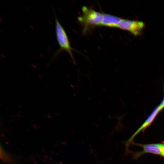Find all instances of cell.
<instances>
[{"label": "cell", "mask_w": 164, "mask_h": 164, "mask_svg": "<svg viewBox=\"0 0 164 164\" xmlns=\"http://www.w3.org/2000/svg\"><path fill=\"white\" fill-rule=\"evenodd\" d=\"M54 15L56 35L60 47L55 53L54 56L56 57L62 51H65L68 53L74 60L72 52L73 49L71 46L67 35L55 13Z\"/></svg>", "instance_id": "cell-2"}, {"label": "cell", "mask_w": 164, "mask_h": 164, "mask_svg": "<svg viewBox=\"0 0 164 164\" xmlns=\"http://www.w3.org/2000/svg\"><path fill=\"white\" fill-rule=\"evenodd\" d=\"M6 143V144H9L8 143H7L6 142H5Z\"/></svg>", "instance_id": "cell-8"}, {"label": "cell", "mask_w": 164, "mask_h": 164, "mask_svg": "<svg viewBox=\"0 0 164 164\" xmlns=\"http://www.w3.org/2000/svg\"><path fill=\"white\" fill-rule=\"evenodd\" d=\"M164 108V105L161 103L156 107L149 116L146 121L127 141L126 146L132 141L134 137L141 131H144L151 125L159 113Z\"/></svg>", "instance_id": "cell-4"}, {"label": "cell", "mask_w": 164, "mask_h": 164, "mask_svg": "<svg viewBox=\"0 0 164 164\" xmlns=\"http://www.w3.org/2000/svg\"><path fill=\"white\" fill-rule=\"evenodd\" d=\"M162 155L164 156V151H163Z\"/></svg>", "instance_id": "cell-7"}, {"label": "cell", "mask_w": 164, "mask_h": 164, "mask_svg": "<svg viewBox=\"0 0 164 164\" xmlns=\"http://www.w3.org/2000/svg\"><path fill=\"white\" fill-rule=\"evenodd\" d=\"M101 25L110 27H117L121 19L111 14L103 13Z\"/></svg>", "instance_id": "cell-6"}, {"label": "cell", "mask_w": 164, "mask_h": 164, "mask_svg": "<svg viewBox=\"0 0 164 164\" xmlns=\"http://www.w3.org/2000/svg\"><path fill=\"white\" fill-rule=\"evenodd\" d=\"M145 26V23L142 21L121 19L118 28L128 31L134 35L137 36L140 34Z\"/></svg>", "instance_id": "cell-3"}, {"label": "cell", "mask_w": 164, "mask_h": 164, "mask_svg": "<svg viewBox=\"0 0 164 164\" xmlns=\"http://www.w3.org/2000/svg\"><path fill=\"white\" fill-rule=\"evenodd\" d=\"M82 14L78 17V21L83 24L84 31L86 32L90 27L101 25L103 19V13L83 6L82 8Z\"/></svg>", "instance_id": "cell-1"}, {"label": "cell", "mask_w": 164, "mask_h": 164, "mask_svg": "<svg viewBox=\"0 0 164 164\" xmlns=\"http://www.w3.org/2000/svg\"><path fill=\"white\" fill-rule=\"evenodd\" d=\"M143 148L142 153H152L162 155L164 151V144L157 143L140 145Z\"/></svg>", "instance_id": "cell-5"}]
</instances>
